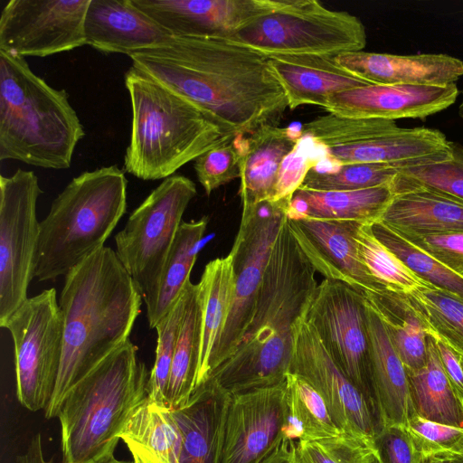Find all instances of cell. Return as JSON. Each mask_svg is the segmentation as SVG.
Here are the masks:
<instances>
[{"instance_id": "cell-25", "label": "cell", "mask_w": 463, "mask_h": 463, "mask_svg": "<svg viewBox=\"0 0 463 463\" xmlns=\"http://www.w3.org/2000/svg\"><path fill=\"white\" fill-rule=\"evenodd\" d=\"M301 134V130L265 125L241 137L239 196L242 206L272 199L280 165Z\"/></svg>"}, {"instance_id": "cell-13", "label": "cell", "mask_w": 463, "mask_h": 463, "mask_svg": "<svg viewBox=\"0 0 463 463\" xmlns=\"http://www.w3.org/2000/svg\"><path fill=\"white\" fill-rule=\"evenodd\" d=\"M33 171L0 176V326L28 299L40 236L36 205L43 194Z\"/></svg>"}, {"instance_id": "cell-1", "label": "cell", "mask_w": 463, "mask_h": 463, "mask_svg": "<svg viewBox=\"0 0 463 463\" xmlns=\"http://www.w3.org/2000/svg\"><path fill=\"white\" fill-rule=\"evenodd\" d=\"M129 57L132 66L236 136L278 125L288 108L268 56L230 38L173 37Z\"/></svg>"}, {"instance_id": "cell-43", "label": "cell", "mask_w": 463, "mask_h": 463, "mask_svg": "<svg viewBox=\"0 0 463 463\" xmlns=\"http://www.w3.org/2000/svg\"><path fill=\"white\" fill-rule=\"evenodd\" d=\"M328 156L326 147L320 142L312 136L302 133L295 147L280 165L271 200L291 202L308 172Z\"/></svg>"}, {"instance_id": "cell-27", "label": "cell", "mask_w": 463, "mask_h": 463, "mask_svg": "<svg viewBox=\"0 0 463 463\" xmlns=\"http://www.w3.org/2000/svg\"><path fill=\"white\" fill-rule=\"evenodd\" d=\"M392 190L394 195L377 222L402 235L463 232V201L420 187Z\"/></svg>"}, {"instance_id": "cell-36", "label": "cell", "mask_w": 463, "mask_h": 463, "mask_svg": "<svg viewBox=\"0 0 463 463\" xmlns=\"http://www.w3.org/2000/svg\"><path fill=\"white\" fill-rule=\"evenodd\" d=\"M405 296L427 333L463 356V299L430 286L419 288Z\"/></svg>"}, {"instance_id": "cell-35", "label": "cell", "mask_w": 463, "mask_h": 463, "mask_svg": "<svg viewBox=\"0 0 463 463\" xmlns=\"http://www.w3.org/2000/svg\"><path fill=\"white\" fill-rule=\"evenodd\" d=\"M288 422L285 437L310 440L345 434L333 420L325 401L303 378L287 375Z\"/></svg>"}, {"instance_id": "cell-48", "label": "cell", "mask_w": 463, "mask_h": 463, "mask_svg": "<svg viewBox=\"0 0 463 463\" xmlns=\"http://www.w3.org/2000/svg\"><path fill=\"white\" fill-rule=\"evenodd\" d=\"M433 337L443 370L454 388L463 398V369L460 364L461 355L439 338L436 336Z\"/></svg>"}, {"instance_id": "cell-2", "label": "cell", "mask_w": 463, "mask_h": 463, "mask_svg": "<svg viewBox=\"0 0 463 463\" xmlns=\"http://www.w3.org/2000/svg\"><path fill=\"white\" fill-rule=\"evenodd\" d=\"M60 372L45 417L58 416L70 390L129 339L142 295L110 247L104 246L64 276Z\"/></svg>"}, {"instance_id": "cell-16", "label": "cell", "mask_w": 463, "mask_h": 463, "mask_svg": "<svg viewBox=\"0 0 463 463\" xmlns=\"http://www.w3.org/2000/svg\"><path fill=\"white\" fill-rule=\"evenodd\" d=\"M90 0H10L0 17V50L46 57L86 44Z\"/></svg>"}, {"instance_id": "cell-26", "label": "cell", "mask_w": 463, "mask_h": 463, "mask_svg": "<svg viewBox=\"0 0 463 463\" xmlns=\"http://www.w3.org/2000/svg\"><path fill=\"white\" fill-rule=\"evenodd\" d=\"M365 310L372 385L383 425L404 426L411 415L406 368L391 343L382 318L366 300Z\"/></svg>"}, {"instance_id": "cell-32", "label": "cell", "mask_w": 463, "mask_h": 463, "mask_svg": "<svg viewBox=\"0 0 463 463\" xmlns=\"http://www.w3.org/2000/svg\"><path fill=\"white\" fill-rule=\"evenodd\" d=\"M207 224V216L197 221L182 222L165 262L156 293L145 303L150 328H155L172 308L190 280Z\"/></svg>"}, {"instance_id": "cell-44", "label": "cell", "mask_w": 463, "mask_h": 463, "mask_svg": "<svg viewBox=\"0 0 463 463\" xmlns=\"http://www.w3.org/2000/svg\"><path fill=\"white\" fill-rule=\"evenodd\" d=\"M221 144L194 160V168L205 194L240 177L241 137Z\"/></svg>"}, {"instance_id": "cell-42", "label": "cell", "mask_w": 463, "mask_h": 463, "mask_svg": "<svg viewBox=\"0 0 463 463\" xmlns=\"http://www.w3.org/2000/svg\"><path fill=\"white\" fill-rule=\"evenodd\" d=\"M373 444L357 437L338 436L293 443V463H364Z\"/></svg>"}, {"instance_id": "cell-46", "label": "cell", "mask_w": 463, "mask_h": 463, "mask_svg": "<svg viewBox=\"0 0 463 463\" xmlns=\"http://www.w3.org/2000/svg\"><path fill=\"white\" fill-rule=\"evenodd\" d=\"M402 236L449 269L463 276V232Z\"/></svg>"}, {"instance_id": "cell-52", "label": "cell", "mask_w": 463, "mask_h": 463, "mask_svg": "<svg viewBox=\"0 0 463 463\" xmlns=\"http://www.w3.org/2000/svg\"><path fill=\"white\" fill-rule=\"evenodd\" d=\"M446 463H463V454L447 453Z\"/></svg>"}, {"instance_id": "cell-12", "label": "cell", "mask_w": 463, "mask_h": 463, "mask_svg": "<svg viewBox=\"0 0 463 463\" xmlns=\"http://www.w3.org/2000/svg\"><path fill=\"white\" fill-rule=\"evenodd\" d=\"M289 203L285 200H265L242 206L239 230L230 251L233 266L232 301L209 364V377L230 356L252 319L269 255Z\"/></svg>"}, {"instance_id": "cell-23", "label": "cell", "mask_w": 463, "mask_h": 463, "mask_svg": "<svg viewBox=\"0 0 463 463\" xmlns=\"http://www.w3.org/2000/svg\"><path fill=\"white\" fill-rule=\"evenodd\" d=\"M269 68L290 109L302 105L326 107L333 95L371 83L343 69L332 55L268 54Z\"/></svg>"}, {"instance_id": "cell-41", "label": "cell", "mask_w": 463, "mask_h": 463, "mask_svg": "<svg viewBox=\"0 0 463 463\" xmlns=\"http://www.w3.org/2000/svg\"><path fill=\"white\" fill-rule=\"evenodd\" d=\"M188 282L185 284L178 300L155 327L157 334L156 360L150 371L147 396L160 403L166 404V389L175 349L185 310Z\"/></svg>"}, {"instance_id": "cell-33", "label": "cell", "mask_w": 463, "mask_h": 463, "mask_svg": "<svg viewBox=\"0 0 463 463\" xmlns=\"http://www.w3.org/2000/svg\"><path fill=\"white\" fill-rule=\"evenodd\" d=\"M202 337V307L197 284L188 282L185 310L166 389L167 406H184L195 389Z\"/></svg>"}, {"instance_id": "cell-18", "label": "cell", "mask_w": 463, "mask_h": 463, "mask_svg": "<svg viewBox=\"0 0 463 463\" xmlns=\"http://www.w3.org/2000/svg\"><path fill=\"white\" fill-rule=\"evenodd\" d=\"M174 37L229 38L273 8L274 0H130Z\"/></svg>"}, {"instance_id": "cell-50", "label": "cell", "mask_w": 463, "mask_h": 463, "mask_svg": "<svg viewBox=\"0 0 463 463\" xmlns=\"http://www.w3.org/2000/svg\"><path fill=\"white\" fill-rule=\"evenodd\" d=\"M293 443L286 437L260 463H293Z\"/></svg>"}, {"instance_id": "cell-47", "label": "cell", "mask_w": 463, "mask_h": 463, "mask_svg": "<svg viewBox=\"0 0 463 463\" xmlns=\"http://www.w3.org/2000/svg\"><path fill=\"white\" fill-rule=\"evenodd\" d=\"M382 463H420L421 457L402 425L385 426L373 439Z\"/></svg>"}, {"instance_id": "cell-17", "label": "cell", "mask_w": 463, "mask_h": 463, "mask_svg": "<svg viewBox=\"0 0 463 463\" xmlns=\"http://www.w3.org/2000/svg\"><path fill=\"white\" fill-rule=\"evenodd\" d=\"M288 414L287 378L275 386L232 394L219 463H260L285 437Z\"/></svg>"}, {"instance_id": "cell-8", "label": "cell", "mask_w": 463, "mask_h": 463, "mask_svg": "<svg viewBox=\"0 0 463 463\" xmlns=\"http://www.w3.org/2000/svg\"><path fill=\"white\" fill-rule=\"evenodd\" d=\"M266 55H332L359 52L366 45L361 20L326 8L316 0H274L270 12L229 37Z\"/></svg>"}, {"instance_id": "cell-45", "label": "cell", "mask_w": 463, "mask_h": 463, "mask_svg": "<svg viewBox=\"0 0 463 463\" xmlns=\"http://www.w3.org/2000/svg\"><path fill=\"white\" fill-rule=\"evenodd\" d=\"M420 457L439 453L463 454V429L411 415L404 425Z\"/></svg>"}, {"instance_id": "cell-21", "label": "cell", "mask_w": 463, "mask_h": 463, "mask_svg": "<svg viewBox=\"0 0 463 463\" xmlns=\"http://www.w3.org/2000/svg\"><path fill=\"white\" fill-rule=\"evenodd\" d=\"M84 33L92 48L128 56L163 46L174 37L130 0H90Z\"/></svg>"}, {"instance_id": "cell-29", "label": "cell", "mask_w": 463, "mask_h": 463, "mask_svg": "<svg viewBox=\"0 0 463 463\" xmlns=\"http://www.w3.org/2000/svg\"><path fill=\"white\" fill-rule=\"evenodd\" d=\"M197 287L202 307V337L195 388L208 380L209 364L230 312L233 296L231 254L208 262Z\"/></svg>"}, {"instance_id": "cell-49", "label": "cell", "mask_w": 463, "mask_h": 463, "mask_svg": "<svg viewBox=\"0 0 463 463\" xmlns=\"http://www.w3.org/2000/svg\"><path fill=\"white\" fill-rule=\"evenodd\" d=\"M15 463H53V459L46 460L43 456L41 434L32 438L26 451L16 458Z\"/></svg>"}, {"instance_id": "cell-34", "label": "cell", "mask_w": 463, "mask_h": 463, "mask_svg": "<svg viewBox=\"0 0 463 463\" xmlns=\"http://www.w3.org/2000/svg\"><path fill=\"white\" fill-rule=\"evenodd\" d=\"M294 194L306 203L309 218L366 224L380 220L394 195L389 185L352 191H317L299 187Z\"/></svg>"}, {"instance_id": "cell-3", "label": "cell", "mask_w": 463, "mask_h": 463, "mask_svg": "<svg viewBox=\"0 0 463 463\" xmlns=\"http://www.w3.org/2000/svg\"><path fill=\"white\" fill-rule=\"evenodd\" d=\"M316 272L286 218L269 255L252 319L232 353L209 378L231 394L283 383L289 373L294 325L318 285Z\"/></svg>"}, {"instance_id": "cell-38", "label": "cell", "mask_w": 463, "mask_h": 463, "mask_svg": "<svg viewBox=\"0 0 463 463\" xmlns=\"http://www.w3.org/2000/svg\"><path fill=\"white\" fill-rule=\"evenodd\" d=\"M354 238L358 257L386 289L409 294L419 288L430 286L373 235L370 224L362 223Z\"/></svg>"}, {"instance_id": "cell-20", "label": "cell", "mask_w": 463, "mask_h": 463, "mask_svg": "<svg viewBox=\"0 0 463 463\" xmlns=\"http://www.w3.org/2000/svg\"><path fill=\"white\" fill-rule=\"evenodd\" d=\"M456 83L446 86L369 84L336 93L326 107L331 114L357 118H426L455 103Z\"/></svg>"}, {"instance_id": "cell-22", "label": "cell", "mask_w": 463, "mask_h": 463, "mask_svg": "<svg viewBox=\"0 0 463 463\" xmlns=\"http://www.w3.org/2000/svg\"><path fill=\"white\" fill-rule=\"evenodd\" d=\"M335 61L355 77L375 85L446 86L463 76V61L443 53L398 55L344 52Z\"/></svg>"}, {"instance_id": "cell-11", "label": "cell", "mask_w": 463, "mask_h": 463, "mask_svg": "<svg viewBox=\"0 0 463 463\" xmlns=\"http://www.w3.org/2000/svg\"><path fill=\"white\" fill-rule=\"evenodd\" d=\"M11 334L16 396L32 411L47 407L59 375L63 349V320L52 288L28 299L2 326Z\"/></svg>"}, {"instance_id": "cell-14", "label": "cell", "mask_w": 463, "mask_h": 463, "mask_svg": "<svg viewBox=\"0 0 463 463\" xmlns=\"http://www.w3.org/2000/svg\"><path fill=\"white\" fill-rule=\"evenodd\" d=\"M304 317L338 367L367 397L381 417L371 379L364 295L343 282L325 279L315 289Z\"/></svg>"}, {"instance_id": "cell-5", "label": "cell", "mask_w": 463, "mask_h": 463, "mask_svg": "<svg viewBox=\"0 0 463 463\" xmlns=\"http://www.w3.org/2000/svg\"><path fill=\"white\" fill-rule=\"evenodd\" d=\"M84 136L67 91L36 75L24 57L0 50V160L67 169Z\"/></svg>"}, {"instance_id": "cell-4", "label": "cell", "mask_w": 463, "mask_h": 463, "mask_svg": "<svg viewBox=\"0 0 463 463\" xmlns=\"http://www.w3.org/2000/svg\"><path fill=\"white\" fill-rule=\"evenodd\" d=\"M131 131L124 169L143 180L165 179L237 136L189 99L131 66L124 76Z\"/></svg>"}, {"instance_id": "cell-19", "label": "cell", "mask_w": 463, "mask_h": 463, "mask_svg": "<svg viewBox=\"0 0 463 463\" xmlns=\"http://www.w3.org/2000/svg\"><path fill=\"white\" fill-rule=\"evenodd\" d=\"M288 222L297 243L325 279L343 282L363 295L386 289L358 257L354 236L362 223L309 217Z\"/></svg>"}, {"instance_id": "cell-10", "label": "cell", "mask_w": 463, "mask_h": 463, "mask_svg": "<svg viewBox=\"0 0 463 463\" xmlns=\"http://www.w3.org/2000/svg\"><path fill=\"white\" fill-rule=\"evenodd\" d=\"M196 194L194 183L186 176L174 175L164 179L115 236V252L145 303L156 293L182 217Z\"/></svg>"}, {"instance_id": "cell-30", "label": "cell", "mask_w": 463, "mask_h": 463, "mask_svg": "<svg viewBox=\"0 0 463 463\" xmlns=\"http://www.w3.org/2000/svg\"><path fill=\"white\" fill-rule=\"evenodd\" d=\"M428 359L418 371H407L411 415L463 429V398L441 365L434 337L428 334Z\"/></svg>"}, {"instance_id": "cell-39", "label": "cell", "mask_w": 463, "mask_h": 463, "mask_svg": "<svg viewBox=\"0 0 463 463\" xmlns=\"http://www.w3.org/2000/svg\"><path fill=\"white\" fill-rule=\"evenodd\" d=\"M449 146L444 160L399 169L391 188L420 187L463 201V145Z\"/></svg>"}, {"instance_id": "cell-28", "label": "cell", "mask_w": 463, "mask_h": 463, "mask_svg": "<svg viewBox=\"0 0 463 463\" xmlns=\"http://www.w3.org/2000/svg\"><path fill=\"white\" fill-rule=\"evenodd\" d=\"M120 439L134 463H179L182 435L172 409L148 396L128 419Z\"/></svg>"}, {"instance_id": "cell-53", "label": "cell", "mask_w": 463, "mask_h": 463, "mask_svg": "<svg viewBox=\"0 0 463 463\" xmlns=\"http://www.w3.org/2000/svg\"><path fill=\"white\" fill-rule=\"evenodd\" d=\"M364 463H382L375 453L374 449L373 452H371L368 457L366 458Z\"/></svg>"}, {"instance_id": "cell-37", "label": "cell", "mask_w": 463, "mask_h": 463, "mask_svg": "<svg viewBox=\"0 0 463 463\" xmlns=\"http://www.w3.org/2000/svg\"><path fill=\"white\" fill-rule=\"evenodd\" d=\"M373 235L428 285L463 299V276L413 245L381 222L370 224Z\"/></svg>"}, {"instance_id": "cell-15", "label": "cell", "mask_w": 463, "mask_h": 463, "mask_svg": "<svg viewBox=\"0 0 463 463\" xmlns=\"http://www.w3.org/2000/svg\"><path fill=\"white\" fill-rule=\"evenodd\" d=\"M289 373L303 378L320 394L345 434L373 444L384 428L375 408L338 367L304 314L293 327Z\"/></svg>"}, {"instance_id": "cell-31", "label": "cell", "mask_w": 463, "mask_h": 463, "mask_svg": "<svg viewBox=\"0 0 463 463\" xmlns=\"http://www.w3.org/2000/svg\"><path fill=\"white\" fill-rule=\"evenodd\" d=\"M364 297L382 318L406 370L424 367L428 359V333L405 294L383 289L364 293Z\"/></svg>"}, {"instance_id": "cell-56", "label": "cell", "mask_w": 463, "mask_h": 463, "mask_svg": "<svg viewBox=\"0 0 463 463\" xmlns=\"http://www.w3.org/2000/svg\"><path fill=\"white\" fill-rule=\"evenodd\" d=\"M460 364H461V366H462V369H463V356H460Z\"/></svg>"}, {"instance_id": "cell-24", "label": "cell", "mask_w": 463, "mask_h": 463, "mask_svg": "<svg viewBox=\"0 0 463 463\" xmlns=\"http://www.w3.org/2000/svg\"><path fill=\"white\" fill-rule=\"evenodd\" d=\"M231 395L211 377L184 406L172 410L182 435L179 463H219Z\"/></svg>"}, {"instance_id": "cell-55", "label": "cell", "mask_w": 463, "mask_h": 463, "mask_svg": "<svg viewBox=\"0 0 463 463\" xmlns=\"http://www.w3.org/2000/svg\"><path fill=\"white\" fill-rule=\"evenodd\" d=\"M462 94H463V92H462ZM458 115L463 119V99H462L461 103L459 104V107H458Z\"/></svg>"}, {"instance_id": "cell-54", "label": "cell", "mask_w": 463, "mask_h": 463, "mask_svg": "<svg viewBox=\"0 0 463 463\" xmlns=\"http://www.w3.org/2000/svg\"><path fill=\"white\" fill-rule=\"evenodd\" d=\"M102 463H134V462L133 461L132 462L126 461V460H118V459L115 458H110L109 460H106V461H104Z\"/></svg>"}, {"instance_id": "cell-7", "label": "cell", "mask_w": 463, "mask_h": 463, "mask_svg": "<svg viewBox=\"0 0 463 463\" xmlns=\"http://www.w3.org/2000/svg\"><path fill=\"white\" fill-rule=\"evenodd\" d=\"M127 188L125 172L117 165L74 177L40 222L34 279L65 276L103 248L126 213Z\"/></svg>"}, {"instance_id": "cell-51", "label": "cell", "mask_w": 463, "mask_h": 463, "mask_svg": "<svg viewBox=\"0 0 463 463\" xmlns=\"http://www.w3.org/2000/svg\"><path fill=\"white\" fill-rule=\"evenodd\" d=\"M447 453L434 454L431 456L421 457L420 463H446Z\"/></svg>"}, {"instance_id": "cell-40", "label": "cell", "mask_w": 463, "mask_h": 463, "mask_svg": "<svg viewBox=\"0 0 463 463\" xmlns=\"http://www.w3.org/2000/svg\"><path fill=\"white\" fill-rule=\"evenodd\" d=\"M395 164L340 165L330 172L311 169L301 188L317 191H352L391 185L399 173Z\"/></svg>"}, {"instance_id": "cell-9", "label": "cell", "mask_w": 463, "mask_h": 463, "mask_svg": "<svg viewBox=\"0 0 463 463\" xmlns=\"http://www.w3.org/2000/svg\"><path fill=\"white\" fill-rule=\"evenodd\" d=\"M302 133L320 142L339 165L395 164L401 168L448 158L446 136L429 128H399L395 121L329 113L306 123Z\"/></svg>"}, {"instance_id": "cell-6", "label": "cell", "mask_w": 463, "mask_h": 463, "mask_svg": "<svg viewBox=\"0 0 463 463\" xmlns=\"http://www.w3.org/2000/svg\"><path fill=\"white\" fill-rule=\"evenodd\" d=\"M130 339L66 395L58 413L61 463H102L114 458L120 435L148 395L150 372Z\"/></svg>"}]
</instances>
